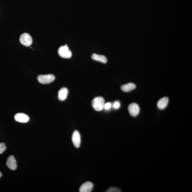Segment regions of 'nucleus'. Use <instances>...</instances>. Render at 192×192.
<instances>
[{
  "instance_id": "f257e3e1",
  "label": "nucleus",
  "mask_w": 192,
  "mask_h": 192,
  "mask_svg": "<svg viewBox=\"0 0 192 192\" xmlns=\"http://www.w3.org/2000/svg\"><path fill=\"white\" fill-rule=\"evenodd\" d=\"M105 104L104 99L103 97H98L93 100L92 105L96 111H101L104 108Z\"/></svg>"
},
{
  "instance_id": "f03ea898",
  "label": "nucleus",
  "mask_w": 192,
  "mask_h": 192,
  "mask_svg": "<svg viewBox=\"0 0 192 192\" xmlns=\"http://www.w3.org/2000/svg\"><path fill=\"white\" fill-rule=\"evenodd\" d=\"M58 54L60 57L64 58H69L71 57L72 53L67 45L60 46L58 50Z\"/></svg>"
},
{
  "instance_id": "7ed1b4c3",
  "label": "nucleus",
  "mask_w": 192,
  "mask_h": 192,
  "mask_svg": "<svg viewBox=\"0 0 192 192\" xmlns=\"http://www.w3.org/2000/svg\"><path fill=\"white\" fill-rule=\"evenodd\" d=\"M55 77L51 74H47V75H40L38 76V80L40 83L43 84H48L53 82Z\"/></svg>"
},
{
  "instance_id": "20e7f679",
  "label": "nucleus",
  "mask_w": 192,
  "mask_h": 192,
  "mask_svg": "<svg viewBox=\"0 0 192 192\" xmlns=\"http://www.w3.org/2000/svg\"><path fill=\"white\" fill-rule=\"evenodd\" d=\"M20 42L21 44L25 46H30L33 43L32 37L28 33H24L21 35Z\"/></svg>"
},
{
  "instance_id": "39448f33",
  "label": "nucleus",
  "mask_w": 192,
  "mask_h": 192,
  "mask_svg": "<svg viewBox=\"0 0 192 192\" xmlns=\"http://www.w3.org/2000/svg\"><path fill=\"white\" fill-rule=\"evenodd\" d=\"M128 110L129 113L132 116L136 117L140 113V108L138 104L133 103L129 105Z\"/></svg>"
},
{
  "instance_id": "423d86ee",
  "label": "nucleus",
  "mask_w": 192,
  "mask_h": 192,
  "mask_svg": "<svg viewBox=\"0 0 192 192\" xmlns=\"http://www.w3.org/2000/svg\"><path fill=\"white\" fill-rule=\"evenodd\" d=\"M72 141L76 148L79 147L81 143V138L78 131L76 130L73 132L72 136Z\"/></svg>"
},
{
  "instance_id": "0eeeda50",
  "label": "nucleus",
  "mask_w": 192,
  "mask_h": 192,
  "mask_svg": "<svg viewBox=\"0 0 192 192\" xmlns=\"http://www.w3.org/2000/svg\"><path fill=\"white\" fill-rule=\"evenodd\" d=\"M14 119L17 122L21 123H26L28 122L29 118L28 116L25 113H17L15 115Z\"/></svg>"
},
{
  "instance_id": "6e6552de",
  "label": "nucleus",
  "mask_w": 192,
  "mask_h": 192,
  "mask_svg": "<svg viewBox=\"0 0 192 192\" xmlns=\"http://www.w3.org/2000/svg\"><path fill=\"white\" fill-rule=\"evenodd\" d=\"M6 165L11 170H15L17 169V162L14 156H9L7 160Z\"/></svg>"
},
{
  "instance_id": "1a4fd4ad",
  "label": "nucleus",
  "mask_w": 192,
  "mask_h": 192,
  "mask_svg": "<svg viewBox=\"0 0 192 192\" xmlns=\"http://www.w3.org/2000/svg\"><path fill=\"white\" fill-rule=\"evenodd\" d=\"M93 188V184L91 182L88 181L82 184L79 189L80 192H90Z\"/></svg>"
},
{
  "instance_id": "9d476101",
  "label": "nucleus",
  "mask_w": 192,
  "mask_h": 192,
  "mask_svg": "<svg viewBox=\"0 0 192 192\" xmlns=\"http://www.w3.org/2000/svg\"><path fill=\"white\" fill-rule=\"evenodd\" d=\"M68 93V89L66 87H63L60 90L58 93V99L60 101H64L67 98Z\"/></svg>"
},
{
  "instance_id": "9b49d317",
  "label": "nucleus",
  "mask_w": 192,
  "mask_h": 192,
  "mask_svg": "<svg viewBox=\"0 0 192 192\" xmlns=\"http://www.w3.org/2000/svg\"><path fill=\"white\" fill-rule=\"evenodd\" d=\"M168 102H169V99L168 98L166 97L163 98L158 101L157 104V107L160 110L164 109L167 106Z\"/></svg>"
},
{
  "instance_id": "f8f14e48",
  "label": "nucleus",
  "mask_w": 192,
  "mask_h": 192,
  "mask_svg": "<svg viewBox=\"0 0 192 192\" xmlns=\"http://www.w3.org/2000/svg\"><path fill=\"white\" fill-rule=\"evenodd\" d=\"M91 58L94 60L99 61L104 63H106L107 62V58L104 56L94 54L91 56Z\"/></svg>"
},
{
  "instance_id": "ddd939ff",
  "label": "nucleus",
  "mask_w": 192,
  "mask_h": 192,
  "mask_svg": "<svg viewBox=\"0 0 192 192\" xmlns=\"http://www.w3.org/2000/svg\"><path fill=\"white\" fill-rule=\"evenodd\" d=\"M136 88V85L133 83H129L121 86V89L123 91H130Z\"/></svg>"
},
{
  "instance_id": "4468645a",
  "label": "nucleus",
  "mask_w": 192,
  "mask_h": 192,
  "mask_svg": "<svg viewBox=\"0 0 192 192\" xmlns=\"http://www.w3.org/2000/svg\"><path fill=\"white\" fill-rule=\"evenodd\" d=\"M7 147L5 143L0 142V154L5 151Z\"/></svg>"
},
{
  "instance_id": "2eb2a0df",
  "label": "nucleus",
  "mask_w": 192,
  "mask_h": 192,
  "mask_svg": "<svg viewBox=\"0 0 192 192\" xmlns=\"http://www.w3.org/2000/svg\"><path fill=\"white\" fill-rule=\"evenodd\" d=\"M107 192H121L120 190L117 187H112L107 190Z\"/></svg>"
},
{
  "instance_id": "dca6fc26",
  "label": "nucleus",
  "mask_w": 192,
  "mask_h": 192,
  "mask_svg": "<svg viewBox=\"0 0 192 192\" xmlns=\"http://www.w3.org/2000/svg\"><path fill=\"white\" fill-rule=\"evenodd\" d=\"M112 107V104L110 102L107 103H105L104 106V108L105 109V110H109Z\"/></svg>"
},
{
  "instance_id": "f3484780",
  "label": "nucleus",
  "mask_w": 192,
  "mask_h": 192,
  "mask_svg": "<svg viewBox=\"0 0 192 192\" xmlns=\"http://www.w3.org/2000/svg\"><path fill=\"white\" fill-rule=\"evenodd\" d=\"M120 106V104L119 101H116L113 104V107L115 109H118Z\"/></svg>"
},
{
  "instance_id": "a211bd4d",
  "label": "nucleus",
  "mask_w": 192,
  "mask_h": 192,
  "mask_svg": "<svg viewBox=\"0 0 192 192\" xmlns=\"http://www.w3.org/2000/svg\"><path fill=\"white\" fill-rule=\"evenodd\" d=\"M2 176V174L1 173V172H0V178Z\"/></svg>"
}]
</instances>
